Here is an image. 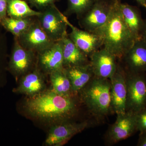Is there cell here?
I'll return each mask as SVG.
<instances>
[{"label":"cell","mask_w":146,"mask_h":146,"mask_svg":"<svg viewBox=\"0 0 146 146\" xmlns=\"http://www.w3.org/2000/svg\"><path fill=\"white\" fill-rule=\"evenodd\" d=\"M76 96L64 97L52 89L46 90L24 103L25 112L32 118L52 125L72 120L79 110Z\"/></svg>","instance_id":"1"},{"label":"cell","mask_w":146,"mask_h":146,"mask_svg":"<svg viewBox=\"0 0 146 146\" xmlns=\"http://www.w3.org/2000/svg\"><path fill=\"white\" fill-rule=\"evenodd\" d=\"M120 0H112L109 17L105 24L94 33L102 39L104 48L117 58H122L136 39L125 23Z\"/></svg>","instance_id":"2"},{"label":"cell","mask_w":146,"mask_h":146,"mask_svg":"<svg viewBox=\"0 0 146 146\" xmlns=\"http://www.w3.org/2000/svg\"><path fill=\"white\" fill-rule=\"evenodd\" d=\"M79 94L81 102L89 112L97 118L104 117L113 112L109 79L94 76Z\"/></svg>","instance_id":"3"},{"label":"cell","mask_w":146,"mask_h":146,"mask_svg":"<svg viewBox=\"0 0 146 146\" xmlns=\"http://www.w3.org/2000/svg\"><path fill=\"white\" fill-rule=\"evenodd\" d=\"M67 17L55 4L40 11L37 20L41 27L52 41H60L68 36Z\"/></svg>","instance_id":"4"},{"label":"cell","mask_w":146,"mask_h":146,"mask_svg":"<svg viewBox=\"0 0 146 146\" xmlns=\"http://www.w3.org/2000/svg\"><path fill=\"white\" fill-rule=\"evenodd\" d=\"M125 71L127 89L126 111L136 112L146 108L145 73Z\"/></svg>","instance_id":"5"},{"label":"cell","mask_w":146,"mask_h":146,"mask_svg":"<svg viewBox=\"0 0 146 146\" xmlns=\"http://www.w3.org/2000/svg\"><path fill=\"white\" fill-rule=\"evenodd\" d=\"M36 61L37 54L22 47L14 37L7 71L15 78H21L36 67Z\"/></svg>","instance_id":"6"},{"label":"cell","mask_w":146,"mask_h":146,"mask_svg":"<svg viewBox=\"0 0 146 146\" xmlns=\"http://www.w3.org/2000/svg\"><path fill=\"white\" fill-rule=\"evenodd\" d=\"M89 125L87 121L76 123L72 120L52 125L45 140V145L48 146L62 145Z\"/></svg>","instance_id":"7"},{"label":"cell","mask_w":146,"mask_h":146,"mask_svg":"<svg viewBox=\"0 0 146 146\" xmlns=\"http://www.w3.org/2000/svg\"><path fill=\"white\" fill-rule=\"evenodd\" d=\"M117 115V119L110 127L106 135L107 143L110 145L127 139L138 131L136 112L127 111Z\"/></svg>","instance_id":"8"},{"label":"cell","mask_w":146,"mask_h":146,"mask_svg":"<svg viewBox=\"0 0 146 146\" xmlns=\"http://www.w3.org/2000/svg\"><path fill=\"white\" fill-rule=\"evenodd\" d=\"M112 1L96 0L89 10L79 19L80 25L84 30L94 33L103 26L109 17Z\"/></svg>","instance_id":"9"},{"label":"cell","mask_w":146,"mask_h":146,"mask_svg":"<svg viewBox=\"0 0 146 146\" xmlns=\"http://www.w3.org/2000/svg\"><path fill=\"white\" fill-rule=\"evenodd\" d=\"M15 37L22 47L36 54L54 42L49 38L41 27L37 17L27 31L19 37Z\"/></svg>","instance_id":"10"},{"label":"cell","mask_w":146,"mask_h":146,"mask_svg":"<svg viewBox=\"0 0 146 146\" xmlns=\"http://www.w3.org/2000/svg\"><path fill=\"white\" fill-rule=\"evenodd\" d=\"M110 80L112 112L117 115L124 114L126 112L127 96L125 70L117 65L116 72Z\"/></svg>","instance_id":"11"},{"label":"cell","mask_w":146,"mask_h":146,"mask_svg":"<svg viewBox=\"0 0 146 146\" xmlns=\"http://www.w3.org/2000/svg\"><path fill=\"white\" fill-rule=\"evenodd\" d=\"M36 65L45 74L61 70L63 67L62 41H57L37 53Z\"/></svg>","instance_id":"12"},{"label":"cell","mask_w":146,"mask_h":146,"mask_svg":"<svg viewBox=\"0 0 146 146\" xmlns=\"http://www.w3.org/2000/svg\"><path fill=\"white\" fill-rule=\"evenodd\" d=\"M66 22L72 30L68 34V37L89 58L103 46L102 39L98 35L78 28L72 25L67 18Z\"/></svg>","instance_id":"13"},{"label":"cell","mask_w":146,"mask_h":146,"mask_svg":"<svg viewBox=\"0 0 146 146\" xmlns=\"http://www.w3.org/2000/svg\"><path fill=\"white\" fill-rule=\"evenodd\" d=\"M89 58L95 76L110 79L117 70V58L104 47L95 52Z\"/></svg>","instance_id":"14"},{"label":"cell","mask_w":146,"mask_h":146,"mask_svg":"<svg viewBox=\"0 0 146 146\" xmlns=\"http://www.w3.org/2000/svg\"><path fill=\"white\" fill-rule=\"evenodd\" d=\"M45 73L37 65L31 71L21 77L18 86L12 91L15 94L33 97L46 90Z\"/></svg>","instance_id":"15"},{"label":"cell","mask_w":146,"mask_h":146,"mask_svg":"<svg viewBox=\"0 0 146 146\" xmlns=\"http://www.w3.org/2000/svg\"><path fill=\"white\" fill-rule=\"evenodd\" d=\"M126 70L132 72H146V42L143 38L136 39L122 58Z\"/></svg>","instance_id":"16"},{"label":"cell","mask_w":146,"mask_h":146,"mask_svg":"<svg viewBox=\"0 0 146 146\" xmlns=\"http://www.w3.org/2000/svg\"><path fill=\"white\" fill-rule=\"evenodd\" d=\"M64 69L70 82L72 92L74 96L77 95L94 76L90 63Z\"/></svg>","instance_id":"17"},{"label":"cell","mask_w":146,"mask_h":146,"mask_svg":"<svg viewBox=\"0 0 146 146\" xmlns=\"http://www.w3.org/2000/svg\"><path fill=\"white\" fill-rule=\"evenodd\" d=\"M120 7L125 23L131 34L136 39L142 38L145 20L140 10L136 7L121 2Z\"/></svg>","instance_id":"18"},{"label":"cell","mask_w":146,"mask_h":146,"mask_svg":"<svg viewBox=\"0 0 146 146\" xmlns=\"http://www.w3.org/2000/svg\"><path fill=\"white\" fill-rule=\"evenodd\" d=\"M61 41L64 68L90 63L89 58L77 46L68 36L62 39Z\"/></svg>","instance_id":"19"},{"label":"cell","mask_w":146,"mask_h":146,"mask_svg":"<svg viewBox=\"0 0 146 146\" xmlns=\"http://www.w3.org/2000/svg\"><path fill=\"white\" fill-rule=\"evenodd\" d=\"M49 75L52 90L56 93L62 96H76L72 92L70 82L64 68L53 72Z\"/></svg>","instance_id":"20"},{"label":"cell","mask_w":146,"mask_h":146,"mask_svg":"<svg viewBox=\"0 0 146 146\" xmlns=\"http://www.w3.org/2000/svg\"><path fill=\"white\" fill-rule=\"evenodd\" d=\"M7 15L15 18L37 17L40 11L33 10L25 0H8Z\"/></svg>","instance_id":"21"},{"label":"cell","mask_w":146,"mask_h":146,"mask_svg":"<svg viewBox=\"0 0 146 146\" xmlns=\"http://www.w3.org/2000/svg\"><path fill=\"white\" fill-rule=\"evenodd\" d=\"M35 17L15 18L7 16L2 20L0 24L6 31L10 32L14 37H18L29 27Z\"/></svg>","instance_id":"22"},{"label":"cell","mask_w":146,"mask_h":146,"mask_svg":"<svg viewBox=\"0 0 146 146\" xmlns=\"http://www.w3.org/2000/svg\"><path fill=\"white\" fill-rule=\"evenodd\" d=\"M6 31L0 24V87L5 81L6 72L7 71V37Z\"/></svg>","instance_id":"23"},{"label":"cell","mask_w":146,"mask_h":146,"mask_svg":"<svg viewBox=\"0 0 146 146\" xmlns=\"http://www.w3.org/2000/svg\"><path fill=\"white\" fill-rule=\"evenodd\" d=\"M96 0H68V7L65 15L75 14L78 18L91 8Z\"/></svg>","instance_id":"24"},{"label":"cell","mask_w":146,"mask_h":146,"mask_svg":"<svg viewBox=\"0 0 146 146\" xmlns=\"http://www.w3.org/2000/svg\"><path fill=\"white\" fill-rule=\"evenodd\" d=\"M59 0H27V1L31 7H35L37 11H40Z\"/></svg>","instance_id":"25"},{"label":"cell","mask_w":146,"mask_h":146,"mask_svg":"<svg viewBox=\"0 0 146 146\" xmlns=\"http://www.w3.org/2000/svg\"><path fill=\"white\" fill-rule=\"evenodd\" d=\"M136 124L138 131L141 132L146 131V108L136 112Z\"/></svg>","instance_id":"26"},{"label":"cell","mask_w":146,"mask_h":146,"mask_svg":"<svg viewBox=\"0 0 146 146\" xmlns=\"http://www.w3.org/2000/svg\"><path fill=\"white\" fill-rule=\"evenodd\" d=\"M8 0H0V22L7 17V6Z\"/></svg>","instance_id":"27"},{"label":"cell","mask_w":146,"mask_h":146,"mask_svg":"<svg viewBox=\"0 0 146 146\" xmlns=\"http://www.w3.org/2000/svg\"><path fill=\"white\" fill-rule=\"evenodd\" d=\"M137 146H146V131L141 132L139 134Z\"/></svg>","instance_id":"28"},{"label":"cell","mask_w":146,"mask_h":146,"mask_svg":"<svg viewBox=\"0 0 146 146\" xmlns=\"http://www.w3.org/2000/svg\"><path fill=\"white\" fill-rule=\"evenodd\" d=\"M142 38L146 42V19L145 20L143 30L142 33Z\"/></svg>","instance_id":"29"},{"label":"cell","mask_w":146,"mask_h":146,"mask_svg":"<svg viewBox=\"0 0 146 146\" xmlns=\"http://www.w3.org/2000/svg\"><path fill=\"white\" fill-rule=\"evenodd\" d=\"M136 1L141 6L146 9V0H136Z\"/></svg>","instance_id":"30"},{"label":"cell","mask_w":146,"mask_h":146,"mask_svg":"<svg viewBox=\"0 0 146 146\" xmlns=\"http://www.w3.org/2000/svg\"><path fill=\"white\" fill-rule=\"evenodd\" d=\"M25 1H27V0H25Z\"/></svg>","instance_id":"31"}]
</instances>
